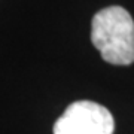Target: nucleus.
Segmentation results:
<instances>
[{
  "mask_svg": "<svg viewBox=\"0 0 134 134\" xmlns=\"http://www.w3.org/2000/svg\"><path fill=\"white\" fill-rule=\"evenodd\" d=\"M91 40L103 60L116 66L134 63V21L128 10L110 6L92 18Z\"/></svg>",
  "mask_w": 134,
  "mask_h": 134,
  "instance_id": "1",
  "label": "nucleus"
},
{
  "mask_svg": "<svg viewBox=\"0 0 134 134\" xmlns=\"http://www.w3.org/2000/svg\"><path fill=\"white\" fill-rule=\"evenodd\" d=\"M113 130L112 113L88 100L72 103L54 125V134H113Z\"/></svg>",
  "mask_w": 134,
  "mask_h": 134,
  "instance_id": "2",
  "label": "nucleus"
}]
</instances>
